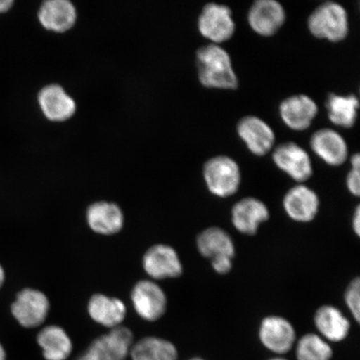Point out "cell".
<instances>
[{"instance_id": "cell-3", "label": "cell", "mask_w": 360, "mask_h": 360, "mask_svg": "<svg viewBox=\"0 0 360 360\" xmlns=\"http://www.w3.org/2000/svg\"><path fill=\"white\" fill-rule=\"evenodd\" d=\"M204 178L210 192L219 198L235 195L241 183L240 167L236 160L225 155L215 156L206 162Z\"/></svg>"}, {"instance_id": "cell-23", "label": "cell", "mask_w": 360, "mask_h": 360, "mask_svg": "<svg viewBox=\"0 0 360 360\" xmlns=\"http://www.w3.org/2000/svg\"><path fill=\"white\" fill-rule=\"evenodd\" d=\"M37 342L45 360H66L73 350V344L64 328L49 326L39 333Z\"/></svg>"}, {"instance_id": "cell-15", "label": "cell", "mask_w": 360, "mask_h": 360, "mask_svg": "<svg viewBox=\"0 0 360 360\" xmlns=\"http://www.w3.org/2000/svg\"><path fill=\"white\" fill-rule=\"evenodd\" d=\"M237 131L252 154L266 155L271 150L276 135L270 126L256 116H246L240 120Z\"/></svg>"}, {"instance_id": "cell-22", "label": "cell", "mask_w": 360, "mask_h": 360, "mask_svg": "<svg viewBox=\"0 0 360 360\" xmlns=\"http://www.w3.org/2000/svg\"><path fill=\"white\" fill-rule=\"evenodd\" d=\"M88 310L94 321L112 328L119 327L126 315L122 301L103 295H94L89 300Z\"/></svg>"}, {"instance_id": "cell-4", "label": "cell", "mask_w": 360, "mask_h": 360, "mask_svg": "<svg viewBox=\"0 0 360 360\" xmlns=\"http://www.w3.org/2000/svg\"><path fill=\"white\" fill-rule=\"evenodd\" d=\"M133 333L125 327L112 328L94 340L77 360H126L133 346Z\"/></svg>"}, {"instance_id": "cell-2", "label": "cell", "mask_w": 360, "mask_h": 360, "mask_svg": "<svg viewBox=\"0 0 360 360\" xmlns=\"http://www.w3.org/2000/svg\"><path fill=\"white\" fill-rule=\"evenodd\" d=\"M308 27L315 37L331 42L341 41L349 33L347 11L339 3H323L309 15Z\"/></svg>"}, {"instance_id": "cell-29", "label": "cell", "mask_w": 360, "mask_h": 360, "mask_svg": "<svg viewBox=\"0 0 360 360\" xmlns=\"http://www.w3.org/2000/svg\"><path fill=\"white\" fill-rule=\"evenodd\" d=\"M233 258L224 256V257L215 258L211 260V264L216 273L226 274L231 271L233 267Z\"/></svg>"}, {"instance_id": "cell-32", "label": "cell", "mask_w": 360, "mask_h": 360, "mask_svg": "<svg viewBox=\"0 0 360 360\" xmlns=\"http://www.w3.org/2000/svg\"><path fill=\"white\" fill-rule=\"evenodd\" d=\"M4 280H6V274H4V270L2 267V265L0 264V289H1Z\"/></svg>"}, {"instance_id": "cell-17", "label": "cell", "mask_w": 360, "mask_h": 360, "mask_svg": "<svg viewBox=\"0 0 360 360\" xmlns=\"http://www.w3.org/2000/svg\"><path fill=\"white\" fill-rule=\"evenodd\" d=\"M38 17L44 29L64 33L73 28L77 20V11L68 0H48L39 7Z\"/></svg>"}, {"instance_id": "cell-11", "label": "cell", "mask_w": 360, "mask_h": 360, "mask_svg": "<svg viewBox=\"0 0 360 360\" xmlns=\"http://www.w3.org/2000/svg\"><path fill=\"white\" fill-rule=\"evenodd\" d=\"M38 102L44 115L53 122H63L75 114L76 103L60 84L44 86L38 96Z\"/></svg>"}, {"instance_id": "cell-28", "label": "cell", "mask_w": 360, "mask_h": 360, "mask_svg": "<svg viewBox=\"0 0 360 360\" xmlns=\"http://www.w3.org/2000/svg\"><path fill=\"white\" fill-rule=\"evenodd\" d=\"M360 168L351 169L346 179V184L349 191L354 196H359L360 193Z\"/></svg>"}, {"instance_id": "cell-34", "label": "cell", "mask_w": 360, "mask_h": 360, "mask_svg": "<svg viewBox=\"0 0 360 360\" xmlns=\"http://www.w3.org/2000/svg\"><path fill=\"white\" fill-rule=\"evenodd\" d=\"M269 360H288V359H283V358H281V357H277V358H273V359H269Z\"/></svg>"}, {"instance_id": "cell-7", "label": "cell", "mask_w": 360, "mask_h": 360, "mask_svg": "<svg viewBox=\"0 0 360 360\" xmlns=\"http://www.w3.org/2000/svg\"><path fill=\"white\" fill-rule=\"evenodd\" d=\"M259 335L264 347L277 354L290 352L296 341L295 327L288 319L278 315H270L263 319Z\"/></svg>"}, {"instance_id": "cell-13", "label": "cell", "mask_w": 360, "mask_h": 360, "mask_svg": "<svg viewBox=\"0 0 360 360\" xmlns=\"http://www.w3.org/2000/svg\"><path fill=\"white\" fill-rule=\"evenodd\" d=\"M283 206L294 221L308 223L312 221L319 213V199L312 188L299 184L285 193Z\"/></svg>"}, {"instance_id": "cell-25", "label": "cell", "mask_w": 360, "mask_h": 360, "mask_svg": "<svg viewBox=\"0 0 360 360\" xmlns=\"http://www.w3.org/2000/svg\"><path fill=\"white\" fill-rule=\"evenodd\" d=\"M131 360H178V350L171 342L157 337H146L133 345Z\"/></svg>"}, {"instance_id": "cell-33", "label": "cell", "mask_w": 360, "mask_h": 360, "mask_svg": "<svg viewBox=\"0 0 360 360\" xmlns=\"http://www.w3.org/2000/svg\"><path fill=\"white\" fill-rule=\"evenodd\" d=\"M0 360H7L6 351L1 343H0Z\"/></svg>"}, {"instance_id": "cell-16", "label": "cell", "mask_w": 360, "mask_h": 360, "mask_svg": "<svg viewBox=\"0 0 360 360\" xmlns=\"http://www.w3.org/2000/svg\"><path fill=\"white\" fill-rule=\"evenodd\" d=\"M280 112L288 127L301 131L311 125L318 114V106L308 96L297 94L285 98L281 103Z\"/></svg>"}, {"instance_id": "cell-18", "label": "cell", "mask_w": 360, "mask_h": 360, "mask_svg": "<svg viewBox=\"0 0 360 360\" xmlns=\"http://www.w3.org/2000/svg\"><path fill=\"white\" fill-rule=\"evenodd\" d=\"M313 151L331 166L344 163L348 156V146L343 137L331 129H321L310 139Z\"/></svg>"}, {"instance_id": "cell-14", "label": "cell", "mask_w": 360, "mask_h": 360, "mask_svg": "<svg viewBox=\"0 0 360 360\" xmlns=\"http://www.w3.org/2000/svg\"><path fill=\"white\" fill-rule=\"evenodd\" d=\"M285 8L276 0H257L248 13L251 28L264 36L276 34L285 22Z\"/></svg>"}, {"instance_id": "cell-10", "label": "cell", "mask_w": 360, "mask_h": 360, "mask_svg": "<svg viewBox=\"0 0 360 360\" xmlns=\"http://www.w3.org/2000/svg\"><path fill=\"white\" fill-rule=\"evenodd\" d=\"M143 269L155 280L181 276L183 266L177 252L172 247L158 245L146 252L143 259Z\"/></svg>"}, {"instance_id": "cell-20", "label": "cell", "mask_w": 360, "mask_h": 360, "mask_svg": "<svg viewBox=\"0 0 360 360\" xmlns=\"http://www.w3.org/2000/svg\"><path fill=\"white\" fill-rule=\"evenodd\" d=\"M89 227L101 235H115L124 224L122 210L114 202L101 201L90 205L87 211Z\"/></svg>"}, {"instance_id": "cell-31", "label": "cell", "mask_w": 360, "mask_h": 360, "mask_svg": "<svg viewBox=\"0 0 360 360\" xmlns=\"http://www.w3.org/2000/svg\"><path fill=\"white\" fill-rule=\"evenodd\" d=\"M13 4L12 0H1L0 1V13H6L10 11Z\"/></svg>"}, {"instance_id": "cell-8", "label": "cell", "mask_w": 360, "mask_h": 360, "mask_svg": "<svg viewBox=\"0 0 360 360\" xmlns=\"http://www.w3.org/2000/svg\"><path fill=\"white\" fill-rule=\"evenodd\" d=\"M274 164L297 182L302 183L313 174L311 160L304 148L295 143H283L274 151Z\"/></svg>"}, {"instance_id": "cell-30", "label": "cell", "mask_w": 360, "mask_h": 360, "mask_svg": "<svg viewBox=\"0 0 360 360\" xmlns=\"http://www.w3.org/2000/svg\"><path fill=\"white\" fill-rule=\"evenodd\" d=\"M353 229L355 233V235L359 236L360 233V208L359 206H357V208L355 209L353 216Z\"/></svg>"}, {"instance_id": "cell-9", "label": "cell", "mask_w": 360, "mask_h": 360, "mask_svg": "<svg viewBox=\"0 0 360 360\" xmlns=\"http://www.w3.org/2000/svg\"><path fill=\"white\" fill-rule=\"evenodd\" d=\"M131 298L134 307L143 319L156 321L165 314L167 298L163 290L155 282L142 281L134 287Z\"/></svg>"}, {"instance_id": "cell-5", "label": "cell", "mask_w": 360, "mask_h": 360, "mask_svg": "<svg viewBox=\"0 0 360 360\" xmlns=\"http://www.w3.org/2000/svg\"><path fill=\"white\" fill-rule=\"evenodd\" d=\"M198 28L202 36L215 44L227 41L236 30L231 8L224 4H207L200 13Z\"/></svg>"}, {"instance_id": "cell-27", "label": "cell", "mask_w": 360, "mask_h": 360, "mask_svg": "<svg viewBox=\"0 0 360 360\" xmlns=\"http://www.w3.org/2000/svg\"><path fill=\"white\" fill-rule=\"evenodd\" d=\"M346 305L352 314L355 321H360V280L359 278H354L349 283L345 294Z\"/></svg>"}, {"instance_id": "cell-1", "label": "cell", "mask_w": 360, "mask_h": 360, "mask_svg": "<svg viewBox=\"0 0 360 360\" xmlns=\"http://www.w3.org/2000/svg\"><path fill=\"white\" fill-rule=\"evenodd\" d=\"M196 64L200 83L204 86L219 89L238 87L231 58L219 44H210L200 48L196 53Z\"/></svg>"}, {"instance_id": "cell-6", "label": "cell", "mask_w": 360, "mask_h": 360, "mask_svg": "<svg viewBox=\"0 0 360 360\" xmlns=\"http://www.w3.org/2000/svg\"><path fill=\"white\" fill-rule=\"evenodd\" d=\"M49 309L46 295L34 289L20 291L11 306L13 316L20 326L27 328L41 326L48 316Z\"/></svg>"}, {"instance_id": "cell-19", "label": "cell", "mask_w": 360, "mask_h": 360, "mask_svg": "<svg viewBox=\"0 0 360 360\" xmlns=\"http://www.w3.org/2000/svg\"><path fill=\"white\" fill-rule=\"evenodd\" d=\"M314 325L319 336L335 343L345 340L350 330L349 319L333 305H323L318 309L314 315Z\"/></svg>"}, {"instance_id": "cell-12", "label": "cell", "mask_w": 360, "mask_h": 360, "mask_svg": "<svg viewBox=\"0 0 360 360\" xmlns=\"http://www.w3.org/2000/svg\"><path fill=\"white\" fill-rule=\"evenodd\" d=\"M269 210L264 202L253 197L245 198L233 206V227L243 235L254 236L261 224L268 221Z\"/></svg>"}, {"instance_id": "cell-26", "label": "cell", "mask_w": 360, "mask_h": 360, "mask_svg": "<svg viewBox=\"0 0 360 360\" xmlns=\"http://www.w3.org/2000/svg\"><path fill=\"white\" fill-rule=\"evenodd\" d=\"M297 360H330L333 350L328 342L316 334L305 335L297 342Z\"/></svg>"}, {"instance_id": "cell-24", "label": "cell", "mask_w": 360, "mask_h": 360, "mask_svg": "<svg viewBox=\"0 0 360 360\" xmlns=\"http://www.w3.org/2000/svg\"><path fill=\"white\" fill-rule=\"evenodd\" d=\"M359 103L354 94L339 96L328 94L326 109L328 119L333 124L344 128H351L356 122Z\"/></svg>"}, {"instance_id": "cell-35", "label": "cell", "mask_w": 360, "mask_h": 360, "mask_svg": "<svg viewBox=\"0 0 360 360\" xmlns=\"http://www.w3.org/2000/svg\"><path fill=\"white\" fill-rule=\"evenodd\" d=\"M190 360H205V359H202L201 358H193V359H191Z\"/></svg>"}, {"instance_id": "cell-21", "label": "cell", "mask_w": 360, "mask_h": 360, "mask_svg": "<svg viewBox=\"0 0 360 360\" xmlns=\"http://www.w3.org/2000/svg\"><path fill=\"white\" fill-rule=\"evenodd\" d=\"M197 247L200 253L205 258H233L236 247L231 236L219 227H210L202 231L197 238Z\"/></svg>"}]
</instances>
